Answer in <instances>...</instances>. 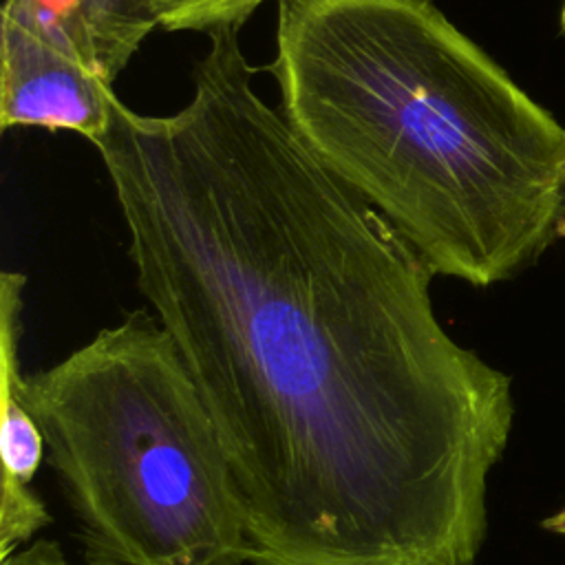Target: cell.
Here are the masks:
<instances>
[{
	"label": "cell",
	"instance_id": "10",
	"mask_svg": "<svg viewBox=\"0 0 565 565\" xmlns=\"http://www.w3.org/2000/svg\"><path fill=\"white\" fill-rule=\"evenodd\" d=\"M561 33L565 35V2H563V9H561Z\"/></svg>",
	"mask_w": 565,
	"mask_h": 565
},
{
	"label": "cell",
	"instance_id": "4",
	"mask_svg": "<svg viewBox=\"0 0 565 565\" xmlns=\"http://www.w3.org/2000/svg\"><path fill=\"white\" fill-rule=\"evenodd\" d=\"M0 128L71 130L93 146L106 135L113 84L73 55L0 18Z\"/></svg>",
	"mask_w": 565,
	"mask_h": 565
},
{
	"label": "cell",
	"instance_id": "8",
	"mask_svg": "<svg viewBox=\"0 0 565 565\" xmlns=\"http://www.w3.org/2000/svg\"><path fill=\"white\" fill-rule=\"evenodd\" d=\"M0 565H86L71 561L60 543L49 541V539H33L31 543L22 545L20 550L11 552L9 556L0 558Z\"/></svg>",
	"mask_w": 565,
	"mask_h": 565
},
{
	"label": "cell",
	"instance_id": "6",
	"mask_svg": "<svg viewBox=\"0 0 565 565\" xmlns=\"http://www.w3.org/2000/svg\"><path fill=\"white\" fill-rule=\"evenodd\" d=\"M113 84L157 29L146 0H4L2 15Z\"/></svg>",
	"mask_w": 565,
	"mask_h": 565
},
{
	"label": "cell",
	"instance_id": "3",
	"mask_svg": "<svg viewBox=\"0 0 565 565\" xmlns=\"http://www.w3.org/2000/svg\"><path fill=\"white\" fill-rule=\"evenodd\" d=\"M86 565H245L247 523L210 411L152 309L22 375Z\"/></svg>",
	"mask_w": 565,
	"mask_h": 565
},
{
	"label": "cell",
	"instance_id": "2",
	"mask_svg": "<svg viewBox=\"0 0 565 565\" xmlns=\"http://www.w3.org/2000/svg\"><path fill=\"white\" fill-rule=\"evenodd\" d=\"M305 146L437 276L490 287L561 238L565 126L433 0H276Z\"/></svg>",
	"mask_w": 565,
	"mask_h": 565
},
{
	"label": "cell",
	"instance_id": "9",
	"mask_svg": "<svg viewBox=\"0 0 565 565\" xmlns=\"http://www.w3.org/2000/svg\"><path fill=\"white\" fill-rule=\"evenodd\" d=\"M541 525H543V530H547V532H552V534L565 536V505H563L561 510H556L554 514L545 516Z\"/></svg>",
	"mask_w": 565,
	"mask_h": 565
},
{
	"label": "cell",
	"instance_id": "11",
	"mask_svg": "<svg viewBox=\"0 0 565 565\" xmlns=\"http://www.w3.org/2000/svg\"><path fill=\"white\" fill-rule=\"evenodd\" d=\"M561 238H565V221H563V225H561Z\"/></svg>",
	"mask_w": 565,
	"mask_h": 565
},
{
	"label": "cell",
	"instance_id": "7",
	"mask_svg": "<svg viewBox=\"0 0 565 565\" xmlns=\"http://www.w3.org/2000/svg\"><path fill=\"white\" fill-rule=\"evenodd\" d=\"M265 0H146L157 26L163 31H203L221 26L241 29Z\"/></svg>",
	"mask_w": 565,
	"mask_h": 565
},
{
	"label": "cell",
	"instance_id": "5",
	"mask_svg": "<svg viewBox=\"0 0 565 565\" xmlns=\"http://www.w3.org/2000/svg\"><path fill=\"white\" fill-rule=\"evenodd\" d=\"M26 276L20 271L0 274V558L31 543L53 523L33 479L46 457L44 437L18 395L20 371V316Z\"/></svg>",
	"mask_w": 565,
	"mask_h": 565
},
{
	"label": "cell",
	"instance_id": "1",
	"mask_svg": "<svg viewBox=\"0 0 565 565\" xmlns=\"http://www.w3.org/2000/svg\"><path fill=\"white\" fill-rule=\"evenodd\" d=\"M236 26L192 97H115L97 152L148 309L218 433L249 565H477L512 380L441 324L430 265L254 88Z\"/></svg>",
	"mask_w": 565,
	"mask_h": 565
}]
</instances>
